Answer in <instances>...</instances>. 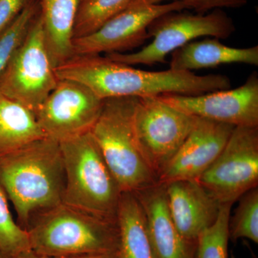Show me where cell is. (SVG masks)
<instances>
[{
	"label": "cell",
	"instance_id": "10",
	"mask_svg": "<svg viewBox=\"0 0 258 258\" xmlns=\"http://www.w3.org/2000/svg\"><path fill=\"white\" fill-rule=\"evenodd\" d=\"M189 10L181 2L151 4L132 0L126 8L96 31L74 40V56L123 53L149 40L148 28L154 20L167 13Z\"/></svg>",
	"mask_w": 258,
	"mask_h": 258
},
{
	"label": "cell",
	"instance_id": "21",
	"mask_svg": "<svg viewBox=\"0 0 258 258\" xmlns=\"http://www.w3.org/2000/svg\"><path fill=\"white\" fill-rule=\"evenodd\" d=\"M233 205H220L216 221L199 236L195 258H228L229 221Z\"/></svg>",
	"mask_w": 258,
	"mask_h": 258
},
{
	"label": "cell",
	"instance_id": "12",
	"mask_svg": "<svg viewBox=\"0 0 258 258\" xmlns=\"http://www.w3.org/2000/svg\"><path fill=\"white\" fill-rule=\"evenodd\" d=\"M163 101L197 118L233 126L258 127V76L252 73L235 89L219 90L198 96L164 94Z\"/></svg>",
	"mask_w": 258,
	"mask_h": 258
},
{
	"label": "cell",
	"instance_id": "2",
	"mask_svg": "<svg viewBox=\"0 0 258 258\" xmlns=\"http://www.w3.org/2000/svg\"><path fill=\"white\" fill-rule=\"evenodd\" d=\"M0 184L27 230L32 217L62 203L64 171L60 142L45 137L0 157Z\"/></svg>",
	"mask_w": 258,
	"mask_h": 258
},
{
	"label": "cell",
	"instance_id": "3",
	"mask_svg": "<svg viewBox=\"0 0 258 258\" xmlns=\"http://www.w3.org/2000/svg\"><path fill=\"white\" fill-rule=\"evenodd\" d=\"M64 171L62 203L116 224L122 191L91 132L60 142Z\"/></svg>",
	"mask_w": 258,
	"mask_h": 258
},
{
	"label": "cell",
	"instance_id": "28",
	"mask_svg": "<svg viewBox=\"0 0 258 258\" xmlns=\"http://www.w3.org/2000/svg\"><path fill=\"white\" fill-rule=\"evenodd\" d=\"M67 258H118L116 252H108V253H95L83 254V255L74 256Z\"/></svg>",
	"mask_w": 258,
	"mask_h": 258
},
{
	"label": "cell",
	"instance_id": "5",
	"mask_svg": "<svg viewBox=\"0 0 258 258\" xmlns=\"http://www.w3.org/2000/svg\"><path fill=\"white\" fill-rule=\"evenodd\" d=\"M137 100L135 97L104 100L90 132L123 193H135L158 183L136 140L133 114Z\"/></svg>",
	"mask_w": 258,
	"mask_h": 258
},
{
	"label": "cell",
	"instance_id": "8",
	"mask_svg": "<svg viewBox=\"0 0 258 258\" xmlns=\"http://www.w3.org/2000/svg\"><path fill=\"white\" fill-rule=\"evenodd\" d=\"M197 119L158 96L137 98L133 114L134 134L142 157L157 179L186 140Z\"/></svg>",
	"mask_w": 258,
	"mask_h": 258
},
{
	"label": "cell",
	"instance_id": "26",
	"mask_svg": "<svg viewBox=\"0 0 258 258\" xmlns=\"http://www.w3.org/2000/svg\"><path fill=\"white\" fill-rule=\"evenodd\" d=\"M30 0H0V32L10 26Z\"/></svg>",
	"mask_w": 258,
	"mask_h": 258
},
{
	"label": "cell",
	"instance_id": "6",
	"mask_svg": "<svg viewBox=\"0 0 258 258\" xmlns=\"http://www.w3.org/2000/svg\"><path fill=\"white\" fill-rule=\"evenodd\" d=\"M235 30L233 20L220 9L207 15L170 12L154 20L148 28L152 41L137 52L106 54V57L128 66H152L165 63L166 57L202 37L226 39Z\"/></svg>",
	"mask_w": 258,
	"mask_h": 258
},
{
	"label": "cell",
	"instance_id": "20",
	"mask_svg": "<svg viewBox=\"0 0 258 258\" xmlns=\"http://www.w3.org/2000/svg\"><path fill=\"white\" fill-rule=\"evenodd\" d=\"M132 0H82L75 23L74 40L90 35L119 13Z\"/></svg>",
	"mask_w": 258,
	"mask_h": 258
},
{
	"label": "cell",
	"instance_id": "18",
	"mask_svg": "<svg viewBox=\"0 0 258 258\" xmlns=\"http://www.w3.org/2000/svg\"><path fill=\"white\" fill-rule=\"evenodd\" d=\"M116 225L118 258H154L144 210L134 193H122Z\"/></svg>",
	"mask_w": 258,
	"mask_h": 258
},
{
	"label": "cell",
	"instance_id": "9",
	"mask_svg": "<svg viewBox=\"0 0 258 258\" xmlns=\"http://www.w3.org/2000/svg\"><path fill=\"white\" fill-rule=\"evenodd\" d=\"M222 204L258 186V127H235L215 162L195 180Z\"/></svg>",
	"mask_w": 258,
	"mask_h": 258
},
{
	"label": "cell",
	"instance_id": "4",
	"mask_svg": "<svg viewBox=\"0 0 258 258\" xmlns=\"http://www.w3.org/2000/svg\"><path fill=\"white\" fill-rule=\"evenodd\" d=\"M32 250L60 257L116 252V224L61 203L39 212L28 229Z\"/></svg>",
	"mask_w": 258,
	"mask_h": 258
},
{
	"label": "cell",
	"instance_id": "23",
	"mask_svg": "<svg viewBox=\"0 0 258 258\" xmlns=\"http://www.w3.org/2000/svg\"><path fill=\"white\" fill-rule=\"evenodd\" d=\"M30 249L28 232L13 218L9 200L0 184V251L6 258H15Z\"/></svg>",
	"mask_w": 258,
	"mask_h": 258
},
{
	"label": "cell",
	"instance_id": "24",
	"mask_svg": "<svg viewBox=\"0 0 258 258\" xmlns=\"http://www.w3.org/2000/svg\"><path fill=\"white\" fill-rule=\"evenodd\" d=\"M237 201L238 206L231 213L229 221L230 240L248 239L258 243V187L249 190Z\"/></svg>",
	"mask_w": 258,
	"mask_h": 258
},
{
	"label": "cell",
	"instance_id": "29",
	"mask_svg": "<svg viewBox=\"0 0 258 258\" xmlns=\"http://www.w3.org/2000/svg\"><path fill=\"white\" fill-rule=\"evenodd\" d=\"M0 258H6V257H5V256L4 255V254H3V253H2L1 251H0Z\"/></svg>",
	"mask_w": 258,
	"mask_h": 258
},
{
	"label": "cell",
	"instance_id": "25",
	"mask_svg": "<svg viewBox=\"0 0 258 258\" xmlns=\"http://www.w3.org/2000/svg\"><path fill=\"white\" fill-rule=\"evenodd\" d=\"M151 4H161L168 0H146ZM172 2H181L187 5L189 10H195L199 14L222 8H239L243 7L248 0H171Z\"/></svg>",
	"mask_w": 258,
	"mask_h": 258
},
{
	"label": "cell",
	"instance_id": "19",
	"mask_svg": "<svg viewBox=\"0 0 258 258\" xmlns=\"http://www.w3.org/2000/svg\"><path fill=\"white\" fill-rule=\"evenodd\" d=\"M45 137L33 112L0 93V157Z\"/></svg>",
	"mask_w": 258,
	"mask_h": 258
},
{
	"label": "cell",
	"instance_id": "27",
	"mask_svg": "<svg viewBox=\"0 0 258 258\" xmlns=\"http://www.w3.org/2000/svg\"><path fill=\"white\" fill-rule=\"evenodd\" d=\"M15 258H66L60 257H55V256L47 255V254H43L38 253V252H35L32 249L29 250L25 251L20 254H18L17 257Z\"/></svg>",
	"mask_w": 258,
	"mask_h": 258
},
{
	"label": "cell",
	"instance_id": "14",
	"mask_svg": "<svg viewBox=\"0 0 258 258\" xmlns=\"http://www.w3.org/2000/svg\"><path fill=\"white\" fill-rule=\"evenodd\" d=\"M143 208L154 258H195L197 242L186 240L172 221L166 185L157 184L134 193Z\"/></svg>",
	"mask_w": 258,
	"mask_h": 258
},
{
	"label": "cell",
	"instance_id": "17",
	"mask_svg": "<svg viewBox=\"0 0 258 258\" xmlns=\"http://www.w3.org/2000/svg\"><path fill=\"white\" fill-rule=\"evenodd\" d=\"M46 46L54 67L74 56L75 23L82 0H38Z\"/></svg>",
	"mask_w": 258,
	"mask_h": 258
},
{
	"label": "cell",
	"instance_id": "11",
	"mask_svg": "<svg viewBox=\"0 0 258 258\" xmlns=\"http://www.w3.org/2000/svg\"><path fill=\"white\" fill-rule=\"evenodd\" d=\"M103 101L81 83L58 80L34 114L45 137L60 142L91 132Z\"/></svg>",
	"mask_w": 258,
	"mask_h": 258
},
{
	"label": "cell",
	"instance_id": "1",
	"mask_svg": "<svg viewBox=\"0 0 258 258\" xmlns=\"http://www.w3.org/2000/svg\"><path fill=\"white\" fill-rule=\"evenodd\" d=\"M58 80L81 83L100 99L118 97L198 96L229 89L230 80L221 74L198 76L168 69L147 71L116 62L106 55H74L55 68Z\"/></svg>",
	"mask_w": 258,
	"mask_h": 258
},
{
	"label": "cell",
	"instance_id": "15",
	"mask_svg": "<svg viewBox=\"0 0 258 258\" xmlns=\"http://www.w3.org/2000/svg\"><path fill=\"white\" fill-rule=\"evenodd\" d=\"M168 208L176 229L186 240L199 236L216 221L220 204L195 180L166 185Z\"/></svg>",
	"mask_w": 258,
	"mask_h": 258
},
{
	"label": "cell",
	"instance_id": "16",
	"mask_svg": "<svg viewBox=\"0 0 258 258\" xmlns=\"http://www.w3.org/2000/svg\"><path fill=\"white\" fill-rule=\"evenodd\" d=\"M170 55L169 69L189 72L225 64H258L257 45L237 48L227 46L215 37L190 42Z\"/></svg>",
	"mask_w": 258,
	"mask_h": 258
},
{
	"label": "cell",
	"instance_id": "22",
	"mask_svg": "<svg viewBox=\"0 0 258 258\" xmlns=\"http://www.w3.org/2000/svg\"><path fill=\"white\" fill-rule=\"evenodd\" d=\"M39 12L38 0H30L13 23L0 32V76L23 43Z\"/></svg>",
	"mask_w": 258,
	"mask_h": 258
},
{
	"label": "cell",
	"instance_id": "13",
	"mask_svg": "<svg viewBox=\"0 0 258 258\" xmlns=\"http://www.w3.org/2000/svg\"><path fill=\"white\" fill-rule=\"evenodd\" d=\"M234 128L232 125L198 118L184 143L158 176V183L198 179L221 154Z\"/></svg>",
	"mask_w": 258,
	"mask_h": 258
},
{
	"label": "cell",
	"instance_id": "7",
	"mask_svg": "<svg viewBox=\"0 0 258 258\" xmlns=\"http://www.w3.org/2000/svg\"><path fill=\"white\" fill-rule=\"evenodd\" d=\"M40 12L0 76V93L35 113L57 85Z\"/></svg>",
	"mask_w": 258,
	"mask_h": 258
}]
</instances>
